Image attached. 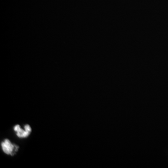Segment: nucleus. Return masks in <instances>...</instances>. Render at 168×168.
Returning <instances> with one entry per match:
<instances>
[{
  "mask_svg": "<svg viewBox=\"0 0 168 168\" xmlns=\"http://www.w3.org/2000/svg\"><path fill=\"white\" fill-rule=\"evenodd\" d=\"M1 147L3 151L8 155L12 154L14 149L17 147V145L12 144L10 140L8 139H5L4 142L1 143Z\"/></svg>",
  "mask_w": 168,
  "mask_h": 168,
  "instance_id": "nucleus-1",
  "label": "nucleus"
},
{
  "mask_svg": "<svg viewBox=\"0 0 168 168\" xmlns=\"http://www.w3.org/2000/svg\"><path fill=\"white\" fill-rule=\"evenodd\" d=\"M14 130L17 132V135L19 137L21 138H25L27 137L29 135L30 132L24 131L21 129L19 125H17L14 127Z\"/></svg>",
  "mask_w": 168,
  "mask_h": 168,
  "instance_id": "nucleus-2",
  "label": "nucleus"
},
{
  "mask_svg": "<svg viewBox=\"0 0 168 168\" xmlns=\"http://www.w3.org/2000/svg\"><path fill=\"white\" fill-rule=\"evenodd\" d=\"M24 128H25V129L26 131H28L29 132H31V129L30 128V127L28 125H26L24 126Z\"/></svg>",
  "mask_w": 168,
  "mask_h": 168,
  "instance_id": "nucleus-3",
  "label": "nucleus"
}]
</instances>
